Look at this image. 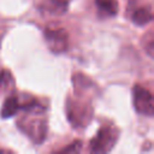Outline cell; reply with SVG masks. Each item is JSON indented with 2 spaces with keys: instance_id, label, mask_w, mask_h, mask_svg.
<instances>
[{
  "instance_id": "6da1fadb",
  "label": "cell",
  "mask_w": 154,
  "mask_h": 154,
  "mask_svg": "<svg viewBox=\"0 0 154 154\" xmlns=\"http://www.w3.org/2000/svg\"><path fill=\"white\" fill-rule=\"evenodd\" d=\"M118 138V131L111 125H103L90 141V149L94 153L109 152Z\"/></svg>"
},
{
  "instance_id": "7a4b0ae2",
  "label": "cell",
  "mask_w": 154,
  "mask_h": 154,
  "mask_svg": "<svg viewBox=\"0 0 154 154\" xmlns=\"http://www.w3.org/2000/svg\"><path fill=\"white\" fill-rule=\"evenodd\" d=\"M41 113H37L36 118H23L18 122V128L25 132L35 143H41L47 135V120L43 117H38Z\"/></svg>"
},
{
  "instance_id": "3957f363",
  "label": "cell",
  "mask_w": 154,
  "mask_h": 154,
  "mask_svg": "<svg viewBox=\"0 0 154 154\" xmlns=\"http://www.w3.org/2000/svg\"><path fill=\"white\" fill-rule=\"evenodd\" d=\"M46 43L53 53H63L69 46V35L66 30L58 25H47L43 31Z\"/></svg>"
},
{
  "instance_id": "277c9868",
  "label": "cell",
  "mask_w": 154,
  "mask_h": 154,
  "mask_svg": "<svg viewBox=\"0 0 154 154\" xmlns=\"http://www.w3.org/2000/svg\"><path fill=\"white\" fill-rule=\"evenodd\" d=\"M132 101L135 109L140 114L147 117H152L154 114L153 95L148 89L141 85H135L132 88Z\"/></svg>"
},
{
  "instance_id": "5b68a950",
  "label": "cell",
  "mask_w": 154,
  "mask_h": 154,
  "mask_svg": "<svg viewBox=\"0 0 154 154\" xmlns=\"http://www.w3.org/2000/svg\"><path fill=\"white\" fill-rule=\"evenodd\" d=\"M66 112H67V118H69L70 123L75 128L85 126L89 123V120L91 119V114H93L91 108L89 106H87L85 103L72 102V101H69Z\"/></svg>"
},
{
  "instance_id": "8992f818",
  "label": "cell",
  "mask_w": 154,
  "mask_h": 154,
  "mask_svg": "<svg viewBox=\"0 0 154 154\" xmlns=\"http://www.w3.org/2000/svg\"><path fill=\"white\" fill-rule=\"evenodd\" d=\"M69 8V0H43L40 11L48 16H61Z\"/></svg>"
},
{
  "instance_id": "52a82bcc",
  "label": "cell",
  "mask_w": 154,
  "mask_h": 154,
  "mask_svg": "<svg viewBox=\"0 0 154 154\" xmlns=\"http://www.w3.org/2000/svg\"><path fill=\"white\" fill-rule=\"evenodd\" d=\"M131 19L136 25H146L152 22L153 19V13L149 6H143V7H137L132 11L131 13Z\"/></svg>"
},
{
  "instance_id": "ba28073f",
  "label": "cell",
  "mask_w": 154,
  "mask_h": 154,
  "mask_svg": "<svg viewBox=\"0 0 154 154\" xmlns=\"http://www.w3.org/2000/svg\"><path fill=\"white\" fill-rule=\"evenodd\" d=\"M19 109H20V103L18 99L14 96H11L5 100L0 114L2 118H10V117H13Z\"/></svg>"
},
{
  "instance_id": "9c48e42d",
  "label": "cell",
  "mask_w": 154,
  "mask_h": 154,
  "mask_svg": "<svg viewBox=\"0 0 154 154\" xmlns=\"http://www.w3.org/2000/svg\"><path fill=\"white\" fill-rule=\"evenodd\" d=\"M95 4L99 11L106 17H113L118 12L117 0H95Z\"/></svg>"
},
{
  "instance_id": "30bf717a",
  "label": "cell",
  "mask_w": 154,
  "mask_h": 154,
  "mask_svg": "<svg viewBox=\"0 0 154 154\" xmlns=\"http://www.w3.org/2000/svg\"><path fill=\"white\" fill-rule=\"evenodd\" d=\"M81 147H82V142H81V141H76V142H73L72 144H70L69 147L61 149L60 152H61V153H71V152L77 153V152H79Z\"/></svg>"
},
{
  "instance_id": "8fae6325",
  "label": "cell",
  "mask_w": 154,
  "mask_h": 154,
  "mask_svg": "<svg viewBox=\"0 0 154 154\" xmlns=\"http://www.w3.org/2000/svg\"><path fill=\"white\" fill-rule=\"evenodd\" d=\"M10 79H11V76H10V73L7 71H4V70L0 71V88L6 85L10 82Z\"/></svg>"
}]
</instances>
